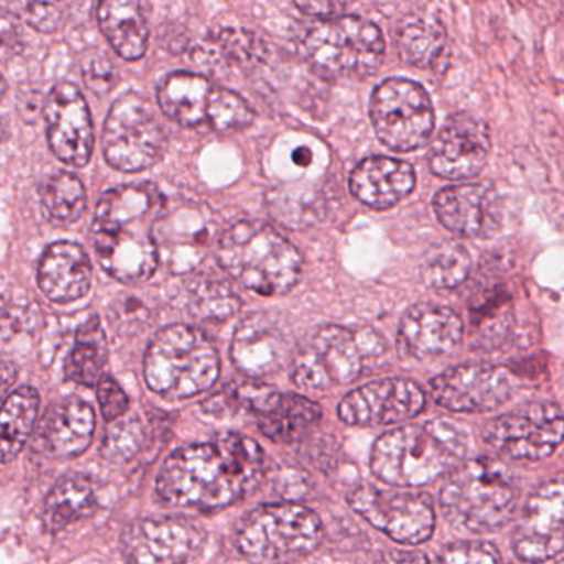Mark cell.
Instances as JSON below:
<instances>
[{
	"label": "cell",
	"mask_w": 564,
	"mask_h": 564,
	"mask_svg": "<svg viewBox=\"0 0 564 564\" xmlns=\"http://www.w3.org/2000/svg\"><path fill=\"white\" fill-rule=\"evenodd\" d=\"M83 78L86 86L96 95H106L118 82L115 66L98 52H88L82 59Z\"/></svg>",
	"instance_id": "f35d334b"
},
{
	"label": "cell",
	"mask_w": 564,
	"mask_h": 564,
	"mask_svg": "<svg viewBox=\"0 0 564 564\" xmlns=\"http://www.w3.org/2000/svg\"><path fill=\"white\" fill-rule=\"evenodd\" d=\"M466 451V434L451 421L410 424L375 443L371 470L390 486H426L460 466Z\"/></svg>",
	"instance_id": "3957f363"
},
{
	"label": "cell",
	"mask_w": 564,
	"mask_h": 564,
	"mask_svg": "<svg viewBox=\"0 0 564 564\" xmlns=\"http://www.w3.org/2000/svg\"><path fill=\"white\" fill-rule=\"evenodd\" d=\"M109 321L121 334H134L148 324L149 308L138 299L122 297L109 311Z\"/></svg>",
	"instance_id": "ab89813d"
},
{
	"label": "cell",
	"mask_w": 564,
	"mask_h": 564,
	"mask_svg": "<svg viewBox=\"0 0 564 564\" xmlns=\"http://www.w3.org/2000/svg\"><path fill=\"white\" fill-rule=\"evenodd\" d=\"M295 7L307 15L318 19H337L347 9L350 0H294Z\"/></svg>",
	"instance_id": "ee69618b"
},
{
	"label": "cell",
	"mask_w": 564,
	"mask_h": 564,
	"mask_svg": "<svg viewBox=\"0 0 564 564\" xmlns=\"http://www.w3.org/2000/svg\"><path fill=\"white\" fill-rule=\"evenodd\" d=\"M205 532L184 519H144L122 535L126 564H191L200 555Z\"/></svg>",
	"instance_id": "2e32d148"
},
{
	"label": "cell",
	"mask_w": 564,
	"mask_h": 564,
	"mask_svg": "<svg viewBox=\"0 0 564 564\" xmlns=\"http://www.w3.org/2000/svg\"><path fill=\"white\" fill-rule=\"evenodd\" d=\"M400 56L417 68H430L446 48V33L440 23L426 19H411L398 33Z\"/></svg>",
	"instance_id": "1f68e13d"
},
{
	"label": "cell",
	"mask_w": 564,
	"mask_h": 564,
	"mask_svg": "<svg viewBox=\"0 0 564 564\" xmlns=\"http://www.w3.org/2000/svg\"><path fill=\"white\" fill-rule=\"evenodd\" d=\"M40 200L52 220L75 224L85 214L86 191L75 175L55 172L40 185Z\"/></svg>",
	"instance_id": "d6a6232c"
},
{
	"label": "cell",
	"mask_w": 564,
	"mask_h": 564,
	"mask_svg": "<svg viewBox=\"0 0 564 564\" xmlns=\"http://www.w3.org/2000/svg\"><path fill=\"white\" fill-rule=\"evenodd\" d=\"M144 441V430L138 420L118 421L109 427L102 441V456L109 460H128L138 454Z\"/></svg>",
	"instance_id": "8d00e7d4"
},
{
	"label": "cell",
	"mask_w": 564,
	"mask_h": 564,
	"mask_svg": "<svg viewBox=\"0 0 564 564\" xmlns=\"http://www.w3.org/2000/svg\"><path fill=\"white\" fill-rule=\"evenodd\" d=\"M218 263L243 288L261 295H282L297 285L299 251L261 221H238L225 230L217 247Z\"/></svg>",
	"instance_id": "277c9868"
},
{
	"label": "cell",
	"mask_w": 564,
	"mask_h": 564,
	"mask_svg": "<svg viewBox=\"0 0 564 564\" xmlns=\"http://www.w3.org/2000/svg\"><path fill=\"white\" fill-rule=\"evenodd\" d=\"M17 108H19L20 116L25 121H35L36 116L40 115L42 109H45V101H43L42 93L35 88H22L17 98Z\"/></svg>",
	"instance_id": "f6af8a7d"
},
{
	"label": "cell",
	"mask_w": 564,
	"mask_h": 564,
	"mask_svg": "<svg viewBox=\"0 0 564 564\" xmlns=\"http://www.w3.org/2000/svg\"><path fill=\"white\" fill-rule=\"evenodd\" d=\"M91 263L78 245L59 241L46 248L39 263L36 282L53 302H73L88 294L91 288Z\"/></svg>",
	"instance_id": "cb8c5ba5"
},
{
	"label": "cell",
	"mask_w": 564,
	"mask_h": 564,
	"mask_svg": "<svg viewBox=\"0 0 564 564\" xmlns=\"http://www.w3.org/2000/svg\"><path fill=\"white\" fill-rule=\"evenodd\" d=\"M384 351V344L371 330L351 332L337 325L318 328L294 357L292 381L305 390H328L354 383L367 361Z\"/></svg>",
	"instance_id": "9c48e42d"
},
{
	"label": "cell",
	"mask_w": 564,
	"mask_h": 564,
	"mask_svg": "<svg viewBox=\"0 0 564 564\" xmlns=\"http://www.w3.org/2000/svg\"><path fill=\"white\" fill-rule=\"evenodd\" d=\"M165 148L164 129L148 99L122 95L112 105L102 131V152L111 167L141 172L158 164Z\"/></svg>",
	"instance_id": "8fae6325"
},
{
	"label": "cell",
	"mask_w": 564,
	"mask_h": 564,
	"mask_svg": "<svg viewBox=\"0 0 564 564\" xmlns=\"http://www.w3.org/2000/svg\"><path fill=\"white\" fill-rule=\"evenodd\" d=\"M560 564H564V562H563V563H560Z\"/></svg>",
	"instance_id": "681fc988"
},
{
	"label": "cell",
	"mask_w": 564,
	"mask_h": 564,
	"mask_svg": "<svg viewBox=\"0 0 564 564\" xmlns=\"http://www.w3.org/2000/svg\"><path fill=\"white\" fill-rule=\"evenodd\" d=\"M436 564H502L499 552L489 543L460 542L443 550Z\"/></svg>",
	"instance_id": "74e56055"
},
{
	"label": "cell",
	"mask_w": 564,
	"mask_h": 564,
	"mask_svg": "<svg viewBox=\"0 0 564 564\" xmlns=\"http://www.w3.org/2000/svg\"><path fill=\"white\" fill-rule=\"evenodd\" d=\"M95 424L93 408L79 398H69L50 411L43 423V441L52 456L76 457L91 444Z\"/></svg>",
	"instance_id": "4316f807"
},
{
	"label": "cell",
	"mask_w": 564,
	"mask_h": 564,
	"mask_svg": "<svg viewBox=\"0 0 564 564\" xmlns=\"http://www.w3.org/2000/svg\"><path fill=\"white\" fill-rule=\"evenodd\" d=\"M351 509L370 525L403 545H420L434 532L431 497L417 492H394L360 486L348 497Z\"/></svg>",
	"instance_id": "4fadbf2b"
},
{
	"label": "cell",
	"mask_w": 564,
	"mask_h": 564,
	"mask_svg": "<svg viewBox=\"0 0 564 564\" xmlns=\"http://www.w3.org/2000/svg\"><path fill=\"white\" fill-rule=\"evenodd\" d=\"M158 99L164 115L184 128L210 126L218 132H234L254 119L253 109L240 95L194 73L169 75L159 86Z\"/></svg>",
	"instance_id": "30bf717a"
},
{
	"label": "cell",
	"mask_w": 564,
	"mask_h": 564,
	"mask_svg": "<svg viewBox=\"0 0 564 564\" xmlns=\"http://www.w3.org/2000/svg\"><path fill=\"white\" fill-rule=\"evenodd\" d=\"M220 360L210 338L188 325H171L149 345L144 377L154 393L167 400L197 397L217 381Z\"/></svg>",
	"instance_id": "8992f818"
},
{
	"label": "cell",
	"mask_w": 564,
	"mask_h": 564,
	"mask_svg": "<svg viewBox=\"0 0 564 564\" xmlns=\"http://www.w3.org/2000/svg\"><path fill=\"white\" fill-rule=\"evenodd\" d=\"M324 530L312 510L295 503H276L253 510L241 520L237 546L254 564H289L311 555Z\"/></svg>",
	"instance_id": "ba28073f"
},
{
	"label": "cell",
	"mask_w": 564,
	"mask_h": 564,
	"mask_svg": "<svg viewBox=\"0 0 564 564\" xmlns=\"http://www.w3.org/2000/svg\"><path fill=\"white\" fill-rule=\"evenodd\" d=\"M301 52L312 72L324 78H367L383 62L384 40L368 20L337 17L312 26Z\"/></svg>",
	"instance_id": "52a82bcc"
},
{
	"label": "cell",
	"mask_w": 564,
	"mask_h": 564,
	"mask_svg": "<svg viewBox=\"0 0 564 564\" xmlns=\"http://www.w3.org/2000/svg\"><path fill=\"white\" fill-rule=\"evenodd\" d=\"M564 440V414L552 403H530L497 417L486 431L489 446L516 460H542Z\"/></svg>",
	"instance_id": "5bb4252c"
},
{
	"label": "cell",
	"mask_w": 564,
	"mask_h": 564,
	"mask_svg": "<svg viewBox=\"0 0 564 564\" xmlns=\"http://www.w3.org/2000/svg\"><path fill=\"white\" fill-rule=\"evenodd\" d=\"M164 197L151 184L122 185L106 192L96 207L93 243L102 270L124 284L148 281L158 270L154 228Z\"/></svg>",
	"instance_id": "7a4b0ae2"
},
{
	"label": "cell",
	"mask_w": 564,
	"mask_h": 564,
	"mask_svg": "<svg viewBox=\"0 0 564 564\" xmlns=\"http://www.w3.org/2000/svg\"><path fill=\"white\" fill-rule=\"evenodd\" d=\"M519 496V484L503 464L479 457L454 469L441 492V509L457 529L496 532L512 519Z\"/></svg>",
	"instance_id": "5b68a950"
},
{
	"label": "cell",
	"mask_w": 564,
	"mask_h": 564,
	"mask_svg": "<svg viewBox=\"0 0 564 564\" xmlns=\"http://www.w3.org/2000/svg\"><path fill=\"white\" fill-rule=\"evenodd\" d=\"M490 154L486 122L473 115L447 119L430 152V167L440 177L460 181L482 171Z\"/></svg>",
	"instance_id": "ffe728a7"
},
{
	"label": "cell",
	"mask_w": 564,
	"mask_h": 564,
	"mask_svg": "<svg viewBox=\"0 0 564 564\" xmlns=\"http://www.w3.org/2000/svg\"><path fill=\"white\" fill-rule=\"evenodd\" d=\"M33 321H35V308L30 307L26 301L0 295V334H3V337L25 330Z\"/></svg>",
	"instance_id": "b9f144b4"
},
{
	"label": "cell",
	"mask_w": 564,
	"mask_h": 564,
	"mask_svg": "<svg viewBox=\"0 0 564 564\" xmlns=\"http://www.w3.org/2000/svg\"><path fill=\"white\" fill-rule=\"evenodd\" d=\"M441 224L463 238H489L502 225V204L496 188L487 184L454 185L434 198Z\"/></svg>",
	"instance_id": "44dd1931"
},
{
	"label": "cell",
	"mask_w": 564,
	"mask_h": 564,
	"mask_svg": "<svg viewBox=\"0 0 564 564\" xmlns=\"http://www.w3.org/2000/svg\"><path fill=\"white\" fill-rule=\"evenodd\" d=\"M517 556L543 563L564 550V482H550L532 494L513 536Z\"/></svg>",
	"instance_id": "d6986e66"
},
{
	"label": "cell",
	"mask_w": 564,
	"mask_h": 564,
	"mask_svg": "<svg viewBox=\"0 0 564 564\" xmlns=\"http://www.w3.org/2000/svg\"><path fill=\"white\" fill-rule=\"evenodd\" d=\"M377 564H431L423 553L390 552L381 556Z\"/></svg>",
	"instance_id": "bcb514c9"
},
{
	"label": "cell",
	"mask_w": 564,
	"mask_h": 564,
	"mask_svg": "<svg viewBox=\"0 0 564 564\" xmlns=\"http://www.w3.org/2000/svg\"><path fill=\"white\" fill-rule=\"evenodd\" d=\"M291 344L280 327L267 315L245 318L235 332L231 360L247 377L260 378L276 373L288 361Z\"/></svg>",
	"instance_id": "603a6c76"
},
{
	"label": "cell",
	"mask_w": 564,
	"mask_h": 564,
	"mask_svg": "<svg viewBox=\"0 0 564 564\" xmlns=\"http://www.w3.org/2000/svg\"><path fill=\"white\" fill-rule=\"evenodd\" d=\"M322 411L318 404L297 397V394H280L276 391L270 403L261 413L260 430L264 436L276 443H292L301 440L312 426L321 421Z\"/></svg>",
	"instance_id": "83f0119b"
},
{
	"label": "cell",
	"mask_w": 564,
	"mask_h": 564,
	"mask_svg": "<svg viewBox=\"0 0 564 564\" xmlns=\"http://www.w3.org/2000/svg\"><path fill=\"white\" fill-rule=\"evenodd\" d=\"M98 20L118 55L124 59L144 56L149 42L148 0H99Z\"/></svg>",
	"instance_id": "484cf974"
},
{
	"label": "cell",
	"mask_w": 564,
	"mask_h": 564,
	"mask_svg": "<svg viewBox=\"0 0 564 564\" xmlns=\"http://www.w3.org/2000/svg\"><path fill=\"white\" fill-rule=\"evenodd\" d=\"M463 322L456 312L441 305L420 304L404 314L398 332V348L404 357L433 360L456 350L463 338Z\"/></svg>",
	"instance_id": "7402d4cb"
},
{
	"label": "cell",
	"mask_w": 564,
	"mask_h": 564,
	"mask_svg": "<svg viewBox=\"0 0 564 564\" xmlns=\"http://www.w3.org/2000/svg\"><path fill=\"white\" fill-rule=\"evenodd\" d=\"M6 89H7L6 79H3L2 75H0V99H2V96L6 95Z\"/></svg>",
	"instance_id": "c3c4849f"
},
{
	"label": "cell",
	"mask_w": 564,
	"mask_h": 564,
	"mask_svg": "<svg viewBox=\"0 0 564 564\" xmlns=\"http://www.w3.org/2000/svg\"><path fill=\"white\" fill-rule=\"evenodd\" d=\"M40 397L32 387L13 391L0 408V463L19 456L29 441L39 414Z\"/></svg>",
	"instance_id": "f546056e"
},
{
	"label": "cell",
	"mask_w": 564,
	"mask_h": 564,
	"mask_svg": "<svg viewBox=\"0 0 564 564\" xmlns=\"http://www.w3.org/2000/svg\"><path fill=\"white\" fill-rule=\"evenodd\" d=\"M470 273V258L463 245L446 241L424 254L421 278L424 284L437 291L457 288Z\"/></svg>",
	"instance_id": "836d02e7"
},
{
	"label": "cell",
	"mask_w": 564,
	"mask_h": 564,
	"mask_svg": "<svg viewBox=\"0 0 564 564\" xmlns=\"http://www.w3.org/2000/svg\"><path fill=\"white\" fill-rule=\"evenodd\" d=\"M96 507L95 489L85 476L63 477L46 497L45 527L50 532H58L78 520L91 516Z\"/></svg>",
	"instance_id": "f1b7e54d"
},
{
	"label": "cell",
	"mask_w": 564,
	"mask_h": 564,
	"mask_svg": "<svg viewBox=\"0 0 564 564\" xmlns=\"http://www.w3.org/2000/svg\"><path fill=\"white\" fill-rule=\"evenodd\" d=\"M23 48L20 19L7 3L0 0V62L15 58Z\"/></svg>",
	"instance_id": "60d3db41"
},
{
	"label": "cell",
	"mask_w": 564,
	"mask_h": 564,
	"mask_svg": "<svg viewBox=\"0 0 564 564\" xmlns=\"http://www.w3.org/2000/svg\"><path fill=\"white\" fill-rule=\"evenodd\" d=\"M53 154L75 167H85L95 148L91 115L82 91L72 83H58L43 109Z\"/></svg>",
	"instance_id": "e0dca14e"
},
{
	"label": "cell",
	"mask_w": 564,
	"mask_h": 564,
	"mask_svg": "<svg viewBox=\"0 0 564 564\" xmlns=\"http://www.w3.org/2000/svg\"><path fill=\"white\" fill-rule=\"evenodd\" d=\"M98 400L102 416L108 421L118 420L129 408L128 397L111 377H101L98 381Z\"/></svg>",
	"instance_id": "7bdbcfd3"
},
{
	"label": "cell",
	"mask_w": 564,
	"mask_h": 564,
	"mask_svg": "<svg viewBox=\"0 0 564 564\" xmlns=\"http://www.w3.org/2000/svg\"><path fill=\"white\" fill-rule=\"evenodd\" d=\"M108 360V341L98 317L88 318L76 332L75 347L65 364L68 380L95 387Z\"/></svg>",
	"instance_id": "4dcf8cb0"
},
{
	"label": "cell",
	"mask_w": 564,
	"mask_h": 564,
	"mask_svg": "<svg viewBox=\"0 0 564 564\" xmlns=\"http://www.w3.org/2000/svg\"><path fill=\"white\" fill-rule=\"evenodd\" d=\"M519 383L512 371L489 365L451 368L431 381L434 401L457 413H486L506 404Z\"/></svg>",
	"instance_id": "9a60e30c"
},
{
	"label": "cell",
	"mask_w": 564,
	"mask_h": 564,
	"mask_svg": "<svg viewBox=\"0 0 564 564\" xmlns=\"http://www.w3.org/2000/svg\"><path fill=\"white\" fill-rule=\"evenodd\" d=\"M416 177L406 162L388 158H370L351 172V194L375 210L393 207L413 192Z\"/></svg>",
	"instance_id": "d4e9b609"
},
{
	"label": "cell",
	"mask_w": 564,
	"mask_h": 564,
	"mask_svg": "<svg viewBox=\"0 0 564 564\" xmlns=\"http://www.w3.org/2000/svg\"><path fill=\"white\" fill-rule=\"evenodd\" d=\"M426 397L417 384L401 378L373 381L341 400L338 416L351 426H388L423 411Z\"/></svg>",
	"instance_id": "ac0fdd59"
},
{
	"label": "cell",
	"mask_w": 564,
	"mask_h": 564,
	"mask_svg": "<svg viewBox=\"0 0 564 564\" xmlns=\"http://www.w3.org/2000/svg\"><path fill=\"white\" fill-rule=\"evenodd\" d=\"M20 20L42 33H53L65 20V0H13Z\"/></svg>",
	"instance_id": "d590c367"
},
{
	"label": "cell",
	"mask_w": 564,
	"mask_h": 564,
	"mask_svg": "<svg viewBox=\"0 0 564 564\" xmlns=\"http://www.w3.org/2000/svg\"><path fill=\"white\" fill-rule=\"evenodd\" d=\"M17 377H19V371H17L15 365L10 364V361L0 364V403H2L3 398L12 390Z\"/></svg>",
	"instance_id": "7dc6e473"
},
{
	"label": "cell",
	"mask_w": 564,
	"mask_h": 564,
	"mask_svg": "<svg viewBox=\"0 0 564 564\" xmlns=\"http://www.w3.org/2000/svg\"><path fill=\"white\" fill-rule=\"evenodd\" d=\"M371 122L378 139L391 151L423 148L434 129V109L423 86L410 79L391 78L371 96Z\"/></svg>",
	"instance_id": "7c38bea8"
},
{
	"label": "cell",
	"mask_w": 564,
	"mask_h": 564,
	"mask_svg": "<svg viewBox=\"0 0 564 564\" xmlns=\"http://www.w3.org/2000/svg\"><path fill=\"white\" fill-rule=\"evenodd\" d=\"M263 476L260 444L230 433L175 451L162 466L155 490L172 509L214 512L253 492Z\"/></svg>",
	"instance_id": "6da1fadb"
},
{
	"label": "cell",
	"mask_w": 564,
	"mask_h": 564,
	"mask_svg": "<svg viewBox=\"0 0 564 564\" xmlns=\"http://www.w3.org/2000/svg\"><path fill=\"white\" fill-rule=\"evenodd\" d=\"M187 302L195 317L215 322L234 317L241 305L240 299L224 281L208 276L188 281Z\"/></svg>",
	"instance_id": "e575fe53"
}]
</instances>
